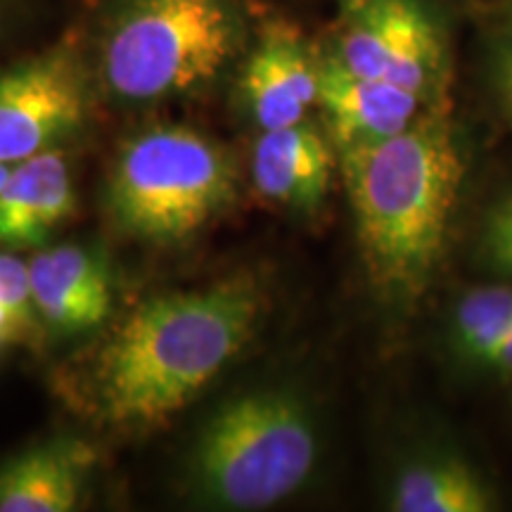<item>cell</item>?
Listing matches in <instances>:
<instances>
[{"mask_svg": "<svg viewBox=\"0 0 512 512\" xmlns=\"http://www.w3.org/2000/svg\"><path fill=\"white\" fill-rule=\"evenodd\" d=\"M261 313L264 292L247 273L138 306L88 370L93 415L119 430L162 427L247 347Z\"/></svg>", "mask_w": 512, "mask_h": 512, "instance_id": "1", "label": "cell"}, {"mask_svg": "<svg viewBox=\"0 0 512 512\" xmlns=\"http://www.w3.org/2000/svg\"><path fill=\"white\" fill-rule=\"evenodd\" d=\"M337 169L375 297L411 309L437 278L465 181L467 155L451 112L337 152Z\"/></svg>", "mask_w": 512, "mask_h": 512, "instance_id": "2", "label": "cell"}, {"mask_svg": "<svg viewBox=\"0 0 512 512\" xmlns=\"http://www.w3.org/2000/svg\"><path fill=\"white\" fill-rule=\"evenodd\" d=\"M320 425L297 389L235 396L204 422L188 458L192 501L221 510H264L297 494L316 472Z\"/></svg>", "mask_w": 512, "mask_h": 512, "instance_id": "3", "label": "cell"}, {"mask_svg": "<svg viewBox=\"0 0 512 512\" xmlns=\"http://www.w3.org/2000/svg\"><path fill=\"white\" fill-rule=\"evenodd\" d=\"M235 190L226 147L195 128L157 126L119 147L107 202L126 235L181 245L233 207Z\"/></svg>", "mask_w": 512, "mask_h": 512, "instance_id": "4", "label": "cell"}, {"mask_svg": "<svg viewBox=\"0 0 512 512\" xmlns=\"http://www.w3.org/2000/svg\"><path fill=\"white\" fill-rule=\"evenodd\" d=\"M238 38L226 0H131L107 31L102 81L126 102L195 91L226 67Z\"/></svg>", "mask_w": 512, "mask_h": 512, "instance_id": "5", "label": "cell"}, {"mask_svg": "<svg viewBox=\"0 0 512 512\" xmlns=\"http://www.w3.org/2000/svg\"><path fill=\"white\" fill-rule=\"evenodd\" d=\"M349 72L408 88L451 110V53L420 0H342L335 48Z\"/></svg>", "mask_w": 512, "mask_h": 512, "instance_id": "6", "label": "cell"}, {"mask_svg": "<svg viewBox=\"0 0 512 512\" xmlns=\"http://www.w3.org/2000/svg\"><path fill=\"white\" fill-rule=\"evenodd\" d=\"M86 74L74 48L60 46L0 72V162L53 150L86 121Z\"/></svg>", "mask_w": 512, "mask_h": 512, "instance_id": "7", "label": "cell"}, {"mask_svg": "<svg viewBox=\"0 0 512 512\" xmlns=\"http://www.w3.org/2000/svg\"><path fill=\"white\" fill-rule=\"evenodd\" d=\"M318 107L335 152L382 143L451 112L408 88L349 72L332 53L320 57Z\"/></svg>", "mask_w": 512, "mask_h": 512, "instance_id": "8", "label": "cell"}, {"mask_svg": "<svg viewBox=\"0 0 512 512\" xmlns=\"http://www.w3.org/2000/svg\"><path fill=\"white\" fill-rule=\"evenodd\" d=\"M240 95L261 131L309 121L320 100V55L299 31L273 24L247 57Z\"/></svg>", "mask_w": 512, "mask_h": 512, "instance_id": "9", "label": "cell"}, {"mask_svg": "<svg viewBox=\"0 0 512 512\" xmlns=\"http://www.w3.org/2000/svg\"><path fill=\"white\" fill-rule=\"evenodd\" d=\"M384 503L394 512H496L503 501L470 453L430 441L396 465Z\"/></svg>", "mask_w": 512, "mask_h": 512, "instance_id": "10", "label": "cell"}, {"mask_svg": "<svg viewBox=\"0 0 512 512\" xmlns=\"http://www.w3.org/2000/svg\"><path fill=\"white\" fill-rule=\"evenodd\" d=\"M335 145L311 121L261 131L252 150L254 188L278 207L313 216L328 202Z\"/></svg>", "mask_w": 512, "mask_h": 512, "instance_id": "11", "label": "cell"}, {"mask_svg": "<svg viewBox=\"0 0 512 512\" xmlns=\"http://www.w3.org/2000/svg\"><path fill=\"white\" fill-rule=\"evenodd\" d=\"M34 302L46 328L74 335L107 318L112 306L105 259L81 245H57L29 261Z\"/></svg>", "mask_w": 512, "mask_h": 512, "instance_id": "12", "label": "cell"}, {"mask_svg": "<svg viewBox=\"0 0 512 512\" xmlns=\"http://www.w3.org/2000/svg\"><path fill=\"white\" fill-rule=\"evenodd\" d=\"M74 209L72 169L60 147L24 159L0 188V249L46 245Z\"/></svg>", "mask_w": 512, "mask_h": 512, "instance_id": "13", "label": "cell"}, {"mask_svg": "<svg viewBox=\"0 0 512 512\" xmlns=\"http://www.w3.org/2000/svg\"><path fill=\"white\" fill-rule=\"evenodd\" d=\"M98 465L88 441L57 437L0 463V512H69Z\"/></svg>", "mask_w": 512, "mask_h": 512, "instance_id": "14", "label": "cell"}, {"mask_svg": "<svg viewBox=\"0 0 512 512\" xmlns=\"http://www.w3.org/2000/svg\"><path fill=\"white\" fill-rule=\"evenodd\" d=\"M512 330V283L498 280L467 287L446 316L444 342L451 361L477 375L486 354Z\"/></svg>", "mask_w": 512, "mask_h": 512, "instance_id": "15", "label": "cell"}, {"mask_svg": "<svg viewBox=\"0 0 512 512\" xmlns=\"http://www.w3.org/2000/svg\"><path fill=\"white\" fill-rule=\"evenodd\" d=\"M0 309L10 320L15 344H34L41 335V316H38L34 290H31V271L10 249L0 252Z\"/></svg>", "mask_w": 512, "mask_h": 512, "instance_id": "16", "label": "cell"}, {"mask_svg": "<svg viewBox=\"0 0 512 512\" xmlns=\"http://www.w3.org/2000/svg\"><path fill=\"white\" fill-rule=\"evenodd\" d=\"M475 256L484 271L512 283V185L498 192L479 216Z\"/></svg>", "mask_w": 512, "mask_h": 512, "instance_id": "17", "label": "cell"}, {"mask_svg": "<svg viewBox=\"0 0 512 512\" xmlns=\"http://www.w3.org/2000/svg\"><path fill=\"white\" fill-rule=\"evenodd\" d=\"M491 81H494L496 98L503 112L512 119V22L496 38L491 53Z\"/></svg>", "mask_w": 512, "mask_h": 512, "instance_id": "18", "label": "cell"}, {"mask_svg": "<svg viewBox=\"0 0 512 512\" xmlns=\"http://www.w3.org/2000/svg\"><path fill=\"white\" fill-rule=\"evenodd\" d=\"M477 377L498 384H512V330L498 339L496 347L486 354Z\"/></svg>", "mask_w": 512, "mask_h": 512, "instance_id": "19", "label": "cell"}, {"mask_svg": "<svg viewBox=\"0 0 512 512\" xmlns=\"http://www.w3.org/2000/svg\"><path fill=\"white\" fill-rule=\"evenodd\" d=\"M12 166H15V164H3V162H0V188H3V183L8 181V176H10Z\"/></svg>", "mask_w": 512, "mask_h": 512, "instance_id": "20", "label": "cell"}, {"mask_svg": "<svg viewBox=\"0 0 512 512\" xmlns=\"http://www.w3.org/2000/svg\"><path fill=\"white\" fill-rule=\"evenodd\" d=\"M508 12H510V22H512V0H510V8H508Z\"/></svg>", "mask_w": 512, "mask_h": 512, "instance_id": "21", "label": "cell"}]
</instances>
